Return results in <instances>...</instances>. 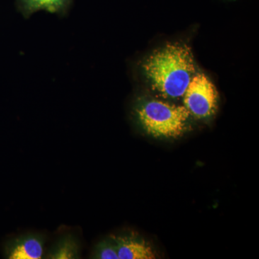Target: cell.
Listing matches in <instances>:
<instances>
[{
	"mask_svg": "<svg viewBox=\"0 0 259 259\" xmlns=\"http://www.w3.org/2000/svg\"><path fill=\"white\" fill-rule=\"evenodd\" d=\"M141 67L153 91L166 99L183 97L197 73L190 48L181 42H168L153 51Z\"/></svg>",
	"mask_w": 259,
	"mask_h": 259,
	"instance_id": "cell-1",
	"label": "cell"
},
{
	"mask_svg": "<svg viewBox=\"0 0 259 259\" xmlns=\"http://www.w3.org/2000/svg\"><path fill=\"white\" fill-rule=\"evenodd\" d=\"M135 115L146 134L156 139H177L188 128L190 114L185 106L155 100H140Z\"/></svg>",
	"mask_w": 259,
	"mask_h": 259,
	"instance_id": "cell-2",
	"label": "cell"
},
{
	"mask_svg": "<svg viewBox=\"0 0 259 259\" xmlns=\"http://www.w3.org/2000/svg\"><path fill=\"white\" fill-rule=\"evenodd\" d=\"M183 97L184 106L196 118L210 117L217 109V89L203 73L194 74Z\"/></svg>",
	"mask_w": 259,
	"mask_h": 259,
	"instance_id": "cell-3",
	"label": "cell"
},
{
	"mask_svg": "<svg viewBox=\"0 0 259 259\" xmlns=\"http://www.w3.org/2000/svg\"><path fill=\"white\" fill-rule=\"evenodd\" d=\"M44 244L41 235H23L7 241L3 253L8 259H40L44 255Z\"/></svg>",
	"mask_w": 259,
	"mask_h": 259,
	"instance_id": "cell-4",
	"label": "cell"
},
{
	"mask_svg": "<svg viewBox=\"0 0 259 259\" xmlns=\"http://www.w3.org/2000/svg\"><path fill=\"white\" fill-rule=\"evenodd\" d=\"M110 238L115 243L119 259L156 258L152 248L134 235L112 236Z\"/></svg>",
	"mask_w": 259,
	"mask_h": 259,
	"instance_id": "cell-5",
	"label": "cell"
},
{
	"mask_svg": "<svg viewBox=\"0 0 259 259\" xmlns=\"http://www.w3.org/2000/svg\"><path fill=\"white\" fill-rule=\"evenodd\" d=\"M72 3L73 0H16L18 11L26 19L40 10L64 17Z\"/></svg>",
	"mask_w": 259,
	"mask_h": 259,
	"instance_id": "cell-6",
	"label": "cell"
},
{
	"mask_svg": "<svg viewBox=\"0 0 259 259\" xmlns=\"http://www.w3.org/2000/svg\"><path fill=\"white\" fill-rule=\"evenodd\" d=\"M47 258L76 259L81 258V248L77 238L72 234L61 237L52 245L47 253Z\"/></svg>",
	"mask_w": 259,
	"mask_h": 259,
	"instance_id": "cell-7",
	"label": "cell"
},
{
	"mask_svg": "<svg viewBox=\"0 0 259 259\" xmlns=\"http://www.w3.org/2000/svg\"><path fill=\"white\" fill-rule=\"evenodd\" d=\"M92 258L119 259L117 248L111 238L103 240L95 246Z\"/></svg>",
	"mask_w": 259,
	"mask_h": 259,
	"instance_id": "cell-8",
	"label": "cell"
}]
</instances>
